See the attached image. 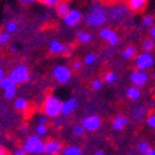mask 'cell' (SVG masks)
<instances>
[{"mask_svg": "<svg viewBox=\"0 0 155 155\" xmlns=\"http://www.w3.org/2000/svg\"><path fill=\"white\" fill-rule=\"evenodd\" d=\"M9 77H10V80L18 86L28 83L31 80L30 70L28 67V64H25V63H20V64H18V66H15L10 71Z\"/></svg>", "mask_w": 155, "mask_h": 155, "instance_id": "5", "label": "cell"}, {"mask_svg": "<svg viewBox=\"0 0 155 155\" xmlns=\"http://www.w3.org/2000/svg\"><path fill=\"white\" fill-rule=\"evenodd\" d=\"M62 101L56 96L50 93L45 97L42 102V113L47 115L48 119H56L61 115Z\"/></svg>", "mask_w": 155, "mask_h": 155, "instance_id": "2", "label": "cell"}, {"mask_svg": "<svg viewBox=\"0 0 155 155\" xmlns=\"http://www.w3.org/2000/svg\"><path fill=\"white\" fill-rule=\"evenodd\" d=\"M125 94H127V97L130 99V101H137V99L140 98L141 92H140L139 87H137V86H132V87H129V88L127 89Z\"/></svg>", "mask_w": 155, "mask_h": 155, "instance_id": "22", "label": "cell"}, {"mask_svg": "<svg viewBox=\"0 0 155 155\" xmlns=\"http://www.w3.org/2000/svg\"><path fill=\"white\" fill-rule=\"evenodd\" d=\"M12 84H14V82L10 80L9 76H4V78L0 81V88H2L3 91H4V89H6V88H9V87L12 86Z\"/></svg>", "mask_w": 155, "mask_h": 155, "instance_id": "34", "label": "cell"}, {"mask_svg": "<svg viewBox=\"0 0 155 155\" xmlns=\"http://www.w3.org/2000/svg\"><path fill=\"white\" fill-rule=\"evenodd\" d=\"M22 149L28 153V155H42L45 151V141L36 134L29 135L24 140Z\"/></svg>", "mask_w": 155, "mask_h": 155, "instance_id": "4", "label": "cell"}, {"mask_svg": "<svg viewBox=\"0 0 155 155\" xmlns=\"http://www.w3.org/2000/svg\"><path fill=\"white\" fill-rule=\"evenodd\" d=\"M135 56H137V48H135V46H133V45L127 46V47L122 51V57H123L124 60H133V58H135Z\"/></svg>", "mask_w": 155, "mask_h": 155, "instance_id": "21", "label": "cell"}, {"mask_svg": "<svg viewBox=\"0 0 155 155\" xmlns=\"http://www.w3.org/2000/svg\"><path fill=\"white\" fill-rule=\"evenodd\" d=\"M16 92H18V84H12V86H10L9 88H6V89H4V98L5 99H14L15 98V96H16Z\"/></svg>", "mask_w": 155, "mask_h": 155, "instance_id": "24", "label": "cell"}, {"mask_svg": "<svg viewBox=\"0 0 155 155\" xmlns=\"http://www.w3.org/2000/svg\"><path fill=\"white\" fill-rule=\"evenodd\" d=\"M12 155H28V153L22 149V147H20V148H16V149L14 150Z\"/></svg>", "mask_w": 155, "mask_h": 155, "instance_id": "41", "label": "cell"}, {"mask_svg": "<svg viewBox=\"0 0 155 155\" xmlns=\"http://www.w3.org/2000/svg\"><path fill=\"white\" fill-rule=\"evenodd\" d=\"M93 155H106V153L103 151V150H96V151L93 153Z\"/></svg>", "mask_w": 155, "mask_h": 155, "instance_id": "48", "label": "cell"}, {"mask_svg": "<svg viewBox=\"0 0 155 155\" xmlns=\"http://www.w3.org/2000/svg\"><path fill=\"white\" fill-rule=\"evenodd\" d=\"M141 48H143L144 52H151V51L155 48L154 38H147V40H144L143 44H141Z\"/></svg>", "mask_w": 155, "mask_h": 155, "instance_id": "25", "label": "cell"}, {"mask_svg": "<svg viewBox=\"0 0 155 155\" xmlns=\"http://www.w3.org/2000/svg\"><path fill=\"white\" fill-rule=\"evenodd\" d=\"M124 3L129 8V10L133 12H143L147 6L149 0H124Z\"/></svg>", "mask_w": 155, "mask_h": 155, "instance_id": "15", "label": "cell"}, {"mask_svg": "<svg viewBox=\"0 0 155 155\" xmlns=\"http://www.w3.org/2000/svg\"><path fill=\"white\" fill-rule=\"evenodd\" d=\"M4 76H5V71H4V68L2 66H0V81L4 78Z\"/></svg>", "mask_w": 155, "mask_h": 155, "instance_id": "46", "label": "cell"}, {"mask_svg": "<svg viewBox=\"0 0 155 155\" xmlns=\"http://www.w3.org/2000/svg\"><path fill=\"white\" fill-rule=\"evenodd\" d=\"M72 70L67 64H57L52 70V78L60 83V84H66L72 78Z\"/></svg>", "mask_w": 155, "mask_h": 155, "instance_id": "6", "label": "cell"}, {"mask_svg": "<svg viewBox=\"0 0 155 155\" xmlns=\"http://www.w3.org/2000/svg\"><path fill=\"white\" fill-rule=\"evenodd\" d=\"M149 34H150V37H151V38H155V26H151V28H150Z\"/></svg>", "mask_w": 155, "mask_h": 155, "instance_id": "45", "label": "cell"}, {"mask_svg": "<svg viewBox=\"0 0 155 155\" xmlns=\"http://www.w3.org/2000/svg\"><path fill=\"white\" fill-rule=\"evenodd\" d=\"M14 108L18 112H26L29 108V101L24 97H18L14 101Z\"/></svg>", "mask_w": 155, "mask_h": 155, "instance_id": "20", "label": "cell"}, {"mask_svg": "<svg viewBox=\"0 0 155 155\" xmlns=\"http://www.w3.org/2000/svg\"><path fill=\"white\" fill-rule=\"evenodd\" d=\"M70 10H71L70 4H68V2H66V0H62L60 4H57L55 6V11H56L57 16H60V18H63Z\"/></svg>", "mask_w": 155, "mask_h": 155, "instance_id": "18", "label": "cell"}, {"mask_svg": "<svg viewBox=\"0 0 155 155\" xmlns=\"http://www.w3.org/2000/svg\"><path fill=\"white\" fill-rule=\"evenodd\" d=\"M61 155H83V150H82L81 147L72 144V145L63 147V150H62Z\"/></svg>", "mask_w": 155, "mask_h": 155, "instance_id": "19", "label": "cell"}, {"mask_svg": "<svg viewBox=\"0 0 155 155\" xmlns=\"http://www.w3.org/2000/svg\"><path fill=\"white\" fill-rule=\"evenodd\" d=\"M0 46H2V44H0Z\"/></svg>", "mask_w": 155, "mask_h": 155, "instance_id": "51", "label": "cell"}, {"mask_svg": "<svg viewBox=\"0 0 155 155\" xmlns=\"http://www.w3.org/2000/svg\"><path fill=\"white\" fill-rule=\"evenodd\" d=\"M78 108V99L77 98H68L64 102H62V108H61V115L62 117H68L73 112Z\"/></svg>", "mask_w": 155, "mask_h": 155, "instance_id": "13", "label": "cell"}, {"mask_svg": "<svg viewBox=\"0 0 155 155\" xmlns=\"http://www.w3.org/2000/svg\"><path fill=\"white\" fill-rule=\"evenodd\" d=\"M154 93H155V88H154Z\"/></svg>", "mask_w": 155, "mask_h": 155, "instance_id": "50", "label": "cell"}, {"mask_svg": "<svg viewBox=\"0 0 155 155\" xmlns=\"http://www.w3.org/2000/svg\"><path fill=\"white\" fill-rule=\"evenodd\" d=\"M37 3H40L47 8H55L57 4H60L62 0H36Z\"/></svg>", "mask_w": 155, "mask_h": 155, "instance_id": "32", "label": "cell"}, {"mask_svg": "<svg viewBox=\"0 0 155 155\" xmlns=\"http://www.w3.org/2000/svg\"><path fill=\"white\" fill-rule=\"evenodd\" d=\"M145 115H147V109L144 107H138L132 112V117L135 122H141L145 118Z\"/></svg>", "mask_w": 155, "mask_h": 155, "instance_id": "23", "label": "cell"}, {"mask_svg": "<svg viewBox=\"0 0 155 155\" xmlns=\"http://www.w3.org/2000/svg\"><path fill=\"white\" fill-rule=\"evenodd\" d=\"M19 51V47L16 45H11L10 46V54H16Z\"/></svg>", "mask_w": 155, "mask_h": 155, "instance_id": "43", "label": "cell"}, {"mask_svg": "<svg viewBox=\"0 0 155 155\" xmlns=\"http://www.w3.org/2000/svg\"><path fill=\"white\" fill-rule=\"evenodd\" d=\"M48 132V128H47V124H37L35 127V134L38 135V137H45Z\"/></svg>", "mask_w": 155, "mask_h": 155, "instance_id": "29", "label": "cell"}, {"mask_svg": "<svg viewBox=\"0 0 155 155\" xmlns=\"http://www.w3.org/2000/svg\"><path fill=\"white\" fill-rule=\"evenodd\" d=\"M83 18H84V14L80 9H71L62 19H63V22L66 26L77 28L83 21Z\"/></svg>", "mask_w": 155, "mask_h": 155, "instance_id": "7", "label": "cell"}, {"mask_svg": "<svg viewBox=\"0 0 155 155\" xmlns=\"http://www.w3.org/2000/svg\"><path fill=\"white\" fill-rule=\"evenodd\" d=\"M0 155H11V154L6 148H4L3 145H0Z\"/></svg>", "mask_w": 155, "mask_h": 155, "instance_id": "42", "label": "cell"}, {"mask_svg": "<svg viewBox=\"0 0 155 155\" xmlns=\"http://www.w3.org/2000/svg\"><path fill=\"white\" fill-rule=\"evenodd\" d=\"M147 155H155V149H150Z\"/></svg>", "mask_w": 155, "mask_h": 155, "instance_id": "49", "label": "cell"}, {"mask_svg": "<svg viewBox=\"0 0 155 155\" xmlns=\"http://www.w3.org/2000/svg\"><path fill=\"white\" fill-rule=\"evenodd\" d=\"M47 122H48V117L45 115L44 113L37 117V124H47Z\"/></svg>", "mask_w": 155, "mask_h": 155, "instance_id": "39", "label": "cell"}, {"mask_svg": "<svg viewBox=\"0 0 155 155\" xmlns=\"http://www.w3.org/2000/svg\"><path fill=\"white\" fill-rule=\"evenodd\" d=\"M63 150V144L61 140L48 139L45 141V155H61Z\"/></svg>", "mask_w": 155, "mask_h": 155, "instance_id": "12", "label": "cell"}, {"mask_svg": "<svg viewBox=\"0 0 155 155\" xmlns=\"http://www.w3.org/2000/svg\"><path fill=\"white\" fill-rule=\"evenodd\" d=\"M130 82L133 86H137V87H143L148 80H149V77H148V73L145 71H139V70H135L130 73Z\"/></svg>", "mask_w": 155, "mask_h": 155, "instance_id": "14", "label": "cell"}, {"mask_svg": "<svg viewBox=\"0 0 155 155\" xmlns=\"http://www.w3.org/2000/svg\"><path fill=\"white\" fill-rule=\"evenodd\" d=\"M147 124L149 128L155 129V112H151L147 117Z\"/></svg>", "mask_w": 155, "mask_h": 155, "instance_id": "36", "label": "cell"}, {"mask_svg": "<svg viewBox=\"0 0 155 155\" xmlns=\"http://www.w3.org/2000/svg\"><path fill=\"white\" fill-rule=\"evenodd\" d=\"M5 30H6L9 34H14V32H16V31L19 30V24H18V21H15V20H10V21H8L6 25H5Z\"/></svg>", "mask_w": 155, "mask_h": 155, "instance_id": "28", "label": "cell"}, {"mask_svg": "<svg viewBox=\"0 0 155 155\" xmlns=\"http://www.w3.org/2000/svg\"><path fill=\"white\" fill-rule=\"evenodd\" d=\"M103 4H114V3H118L120 0H101Z\"/></svg>", "mask_w": 155, "mask_h": 155, "instance_id": "44", "label": "cell"}, {"mask_svg": "<svg viewBox=\"0 0 155 155\" xmlns=\"http://www.w3.org/2000/svg\"><path fill=\"white\" fill-rule=\"evenodd\" d=\"M150 149H151V148H150V144L148 143V141H145V140L140 141V143L138 144V151H139L140 154H143V155H147Z\"/></svg>", "mask_w": 155, "mask_h": 155, "instance_id": "30", "label": "cell"}, {"mask_svg": "<svg viewBox=\"0 0 155 155\" xmlns=\"http://www.w3.org/2000/svg\"><path fill=\"white\" fill-rule=\"evenodd\" d=\"M96 61H97V55L93 54V52H91V54H88V55L84 57L83 63L86 64V66H92V64L96 63Z\"/></svg>", "mask_w": 155, "mask_h": 155, "instance_id": "31", "label": "cell"}, {"mask_svg": "<svg viewBox=\"0 0 155 155\" xmlns=\"http://www.w3.org/2000/svg\"><path fill=\"white\" fill-rule=\"evenodd\" d=\"M82 66H83V63L81 61H73V63L71 64V70L74 72H80L82 70Z\"/></svg>", "mask_w": 155, "mask_h": 155, "instance_id": "38", "label": "cell"}, {"mask_svg": "<svg viewBox=\"0 0 155 155\" xmlns=\"http://www.w3.org/2000/svg\"><path fill=\"white\" fill-rule=\"evenodd\" d=\"M83 21L87 26L92 29L103 28L108 22V9L101 0H96L88 8L87 12L84 14Z\"/></svg>", "mask_w": 155, "mask_h": 155, "instance_id": "1", "label": "cell"}, {"mask_svg": "<svg viewBox=\"0 0 155 155\" xmlns=\"http://www.w3.org/2000/svg\"><path fill=\"white\" fill-rule=\"evenodd\" d=\"M141 24H143L144 28H151L153 24H154V19H153L151 16L147 15V16L143 18V20H141Z\"/></svg>", "mask_w": 155, "mask_h": 155, "instance_id": "37", "label": "cell"}, {"mask_svg": "<svg viewBox=\"0 0 155 155\" xmlns=\"http://www.w3.org/2000/svg\"><path fill=\"white\" fill-rule=\"evenodd\" d=\"M20 129H21V132H22V133H28V132H29L28 125H21V128H20Z\"/></svg>", "mask_w": 155, "mask_h": 155, "instance_id": "47", "label": "cell"}, {"mask_svg": "<svg viewBox=\"0 0 155 155\" xmlns=\"http://www.w3.org/2000/svg\"><path fill=\"white\" fill-rule=\"evenodd\" d=\"M76 38H77V41H78V42H81L83 45H87V44H89L93 40V35L89 31L80 30L78 32H77V35H76Z\"/></svg>", "mask_w": 155, "mask_h": 155, "instance_id": "17", "label": "cell"}, {"mask_svg": "<svg viewBox=\"0 0 155 155\" xmlns=\"http://www.w3.org/2000/svg\"><path fill=\"white\" fill-rule=\"evenodd\" d=\"M48 51L52 55H64L68 56L72 52V48L67 46L66 44H63L62 41L57 40V38H52L48 44Z\"/></svg>", "mask_w": 155, "mask_h": 155, "instance_id": "10", "label": "cell"}, {"mask_svg": "<svg viewBox=\"0 0 155 155\" xmlns=\"http://www.w3.org/2000/svg\"><path fill=\"white\" fill-rule=\"evenodd\" d=\"M103 81L108 84H113L117 81V73L113 71H107L104 74H103Z\"/></svg>", "mask_w": 155, "mask_h": 155, "instance_id": "26", "label": "cell"}, {"mask_svg": "<svg viewBox=\"0 0 155 155\" xmlns=\"http://www.w3.org/2000/svg\"><path fill=\"white\" fill-rule=\"evenodd\" d=\"M10 38H11V34H9L6 30L5 31H0V44L2 45L9 44Z\"/></svg>", "mask_w": 155, "mask_h": 155, "instance_id": "33", "label": "cell"}, {"mask_svg": "<svg viewBox=\"0 0 155 155\" xmlns=\"http://www.w3.org/2000/svg\"><path fill=\"white\" fill-rule=\"evenodd\" d=\"M19 3L21 6H30L34 3H36V0H19Z\"/></svg>", "mask_w": 155, "mask_h": 155, "instance_id": "40", "label": "cell"}, {"mask_svg": "<svg viewBox=\"0 0 155 155\" xmlns=\"http://www.w3.org/2000/svg\"><path fill=\"white\" fill-rule=\"evenodd\" d=\"M71 132H72L73 137H77V138H80V137L84 135V133H86L84 128L82 127V124H81V123H78V124H74V125H72V129H71Z\"/></svg>", "mask_w": 155, "mask_h": 155, "instance_id": "27", "label": "cell"}, {"mask_svg": "<svg viewBox=\"0 0 155 155\" xmlns=\"http://www.w3.org/2000/svg\"><path fill=\"white\" fill-rule=\"evenodd\" d=\"M99 37L102 40H104L107 44H109L110 46H115L119 42V36L117 31L113 30L112 28H102L99 30Z\"/></svg>", "mask_w": 155, "mask_h": 155, "instance_id": "11", "label": "cell"}, {"mask_svg": "<svg viewBox=\"0 0 155 155\" xmlns=\"http://www.w3.org/2000/svg\"><path fill=\"white\" fill-rule=\"evenodd\" d=\"M102 87H103V81H102L101 78H94V80L91 82L92 91H99Z\"/></svg>", "mask_w": 155, "mask_h": 155, "instance_id": "35", "label": "cell"}, {"mask_svg": "<svg viewBox=\"0 0 155 155\" xmlns=\"http://www.w3.org/2000/svg\"><path fill=\"white\" fill-rule=\"evenodd\" d=\"M128 123H129L128 117H125V115L122 114V113H118V114L112 119V128L114 129L115 132H122L123 129L128 125Z\"/></svg>", "mask_w": 155, "mask_h": 155, "instance_id": "16", "label": "cell"}, {"mask_svg": "<svg viewBox=\"0 0 155 155\" xmlns=\"http://www.w3.org/2000/svg\"><path fill=\"white\" fill-rule=\"evenodd\" d=\"M82 127L84 128L86 132H97L99 127L102 125V119L98 114H91V115H86L81 120Z\"/></svg>", "mask_w": 155, "mask_h": 155, "instance_id": "9", "label": "cell"}, {"mask_svg": "<svg viewBox=\"0 0 155 155\" xmlns=\"http://www.w3.org/2000/svg\"><path fill=\"white\" fill-rule=\"evenodd\" d=\"M107 9H108V21L115 25L123 22L129 16V11H130L129 8L127 6V4L123 2L110 4L109 8Z\"/></svg>", "mask_w": 155, "mask_h": 155, "instance_id": "3", "label": "cell"}, {"mask_svg": "<svg viewBox=\"0 0 155 155\" xmlns=\"http://www.w3.org/2000/svg\"><path fill=\"white\" fill-rule=\"evenodd\" d=\"M154 64V57L150 52H143L135 56L134 58V66L139 71H147Z\"/></svg>", "mask_w": 155, "mask_h": 155, "instance_id": "8", "label": "cell"}]
</instances>
